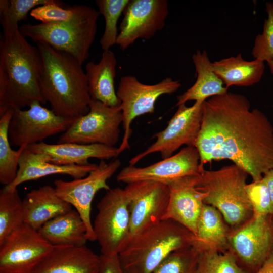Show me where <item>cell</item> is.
Instances as JSON below:
<instances>
[{"label":"cell","mask_w":273,"mask_h":273,"mask_svg":"<svg viewBox=\"0 0 273 273\" xmlns=\"http://www.w3.org/2000/svg\"><path fill=\"white\" fill-rule=\"evenodd\" d=\"M98 10L75 5L69 20L56 23L24 24L19 30L36 43L47 44L75 58L81 65L87 59L97 33Z\"/></svg>","instance_id":"5b68a950"},{"label":"cell","mask_w":273,"mask_h":273,"mask_svg":"<svg viewBox=\"0 0 273 273\" xmlns=\"http://www.w3.org/2000/svg\"><path fill=\"white\" fill-rule=\"evenodd\" d=\"M30 151L40 154L47 161L59 165H85L94 158L108 160L118 156V148L101 144H80L73 143L48 144L41 142L29 145Z\"/></svg>","instance_id":"ffe728a7"},{"label":"cell","mask_w":273,"mask_h":273,"mask_svg":"<svg viewBox=\"0 0 273 273\" xmlns=\"http://www.w3.org/2000/svg\"><path fill=\"white\" fill-rule=\"evenodd\" d=\"M180 86L179 81L171 77H166L151 85L141 82L133 75H127L121 77L116 94L120 101L124 134L117 149L118 155L130 148L131 124L133 120L142 115L153 113L155 104L159 97L174 93Z\"/></svg>","instance_id":"ba28073f"},{"label":"cell","mask_w":273,"mask_h":273,"mask_svg":"<svg viewBox=\"0 0 273 273\" xmlns=\"http://www.w3.org/2000/svg\"><path fill=\"white\" fill-rule=\"evenodd\" d=\"M117 63L114 53L109 50L103 52L98 63L90 61L86 64L85 72L92 100L110 107L120 106L114 86Z\"/></svg>","instance_id":"603a6c76"},{"label":"cell","mask_w":273,"mask_h":273,"mask_svg":"<svg viewBox=\"0 0 273 273\" xmlns=\"http://www.w3.org/2000/svg\"><path fill=\"white\" fill-rule=\"evenodd\" d=\"M129 0H97L96 4L100 14L105 21L104 33L100 40L102 49L109 50L116 44L118 36V20Z\"/></svg>","instance_id":"f546056e"},{"label":"cell","mask_w":273,"mask_h":273,"mask_svg":"<svg viewBox=\"0 0 273 273\" xmlns=\"http://www.w3.org/2000/svg\"><path fill=\"white\" fill-rule=\"evenodd\" d=\"M196 273H248L237 263L228 251L202 250L199 254Z\"/></svg>","instance_id":"1f68e13d"},{"label":"cell","mask_w":273,"mask_h":273,"mask_svg":"<svg viewBox=\"0 0 273 273\" xmlns=\"http://www.w3.org/2000/svg\"><path fill=\"white\" fill-rule=\"evenodd\" d=\"M13 110L9 139L11 145L19 147L38 143L63 133L76 119L58 116L38 101L32 103L26 110Z\"/></svg>","instance_id":"4fadbf2b"},{"label":"cell","mask_w":273,"mask_h":273,"mask_svg":"<svg viewBox=\"0 0 273 273\" xmlns=\"http://www.w3.org/2000/svg\"><path fill=\"white\" fill-rule=\"evenodd\" d=\"M245 188L253 209V214H271V199L267 188L262 178L247 184Z\"/></svg>","instance_id":"e575fe53"},{"label":"cell","mask_w":273,"mask_h":273,"mask_svg":"<svg viewBox=\"0 0 273 273\" xmlns=\"http://www.w3.org/2000/svg\"><path fill=\"white\" fill-rule=\"evenodd\" d=\"M196 236L172 219H165L133 237L118 254L124 273H152L171 252L193 246Z\"/></svg>","instance_id":"277c9868"},{"label":"cell","mask_w":273,"mask_h":273,"mask_svg":"<svg viewBox=\"0 0 273 273\" xmlns=\"http://www.w3.org/2000/svg\"><path fill=\"white\" fill-rule=\"evenodd\" d=\"M22 202L24 223L36 230L72 209V206L58 196L54 187L49 185L30 191Z\"/></svg>","instance_id":"7402d4cb"},{"label":"cell","mask_w":273,"mask_h":273,"mask_svg":"<svg viewBox=\"0 0 273 273\" xmlns=\"http://www.w3.org/2000/svg\"><path fill=\"white\" fill-rule=\"evenodd\" d=\"M42 59V96L57 115L76 119L87 114L92 100L85 72L71 55L37 43Z\"/></svg>","instance_id":"3957f363"},{"label":"cell","mask_w":273,"mask_h":273,"mask_svg":"<svg viewBox=\"0 0 273 273\" xmlns=\"http://www.w3.org/2000/svg\"><path fill=\"white\" fill-rule=\"evenodd\" d=\"M231 228L221 212L215 207L204 204L197 227L194 245L201 250L213 249L220 252L228 251Z\"/></svg>","instance_id":"484cf974"},{"label":"cell","mask_w":273,"mask_h":273,"mask_svg":"<svg viewBox=\"0 0 273 273\" xmlns=\"http://www.w3.org/2000/svg\"><path fill=\"white\" fill-rule=\"evenodd\" d=\"M125 187L130 195V229L127 243L163 220L169 204L170 190L167 185L146 180L128 184Z\"/></svg>","instance_id":"9a60e30c"},{"label":"cell","mask_w":273,"mask_h":273,"mask_svg":"<svg viewBox=\"0 0 273 273\" xmlns=\"http://www.w3.org/2000/svg\"><path fill=\"white\" fill-rule=\"evenodd\" d=\"M121 164L119 159L107 163L101 160L97 167L87 176L72 180L56 179V193L62 200L73 206L81 216L86 229L88 241L96 240L90 220L91 206L96 193L101 189L111 188L107 180L117 171Z\"/></svg>","instance_id":"8fae6325"},{"label":"cell","mask_w":273,"mask_h":273,"mask_svg":"<svg viewBox=\"0 0 273 273\" xmlns=\"http://www.w3.org/2000/svg\"><path fill=\"white\" fill-rule=\"evenodd\" d=\"M62 3L55 0L39 6L30 13L34 19L41 23H50L64 21L70 19L75 11V5L67 9L62 7Z\"/></svg>","instance_id":"836d02e7"},{"label":"cell","mask_w":273,"mask_h":273,"mask_svg":"<svg viewBox=\"0 0 273 273\" xmlns=\"http://www.w3.org/2000/svg\"><path fill=\"white\" fill-rule=\"evenodd\" d=\"M200 156L195 146H186L175 155L144 167L128 165L117 176L119 182L127 184L139 181H152L168 185L188 176L200 174Z\"/></svg>","instance_id":"e0dca14e"},{"label":"cell","mask_w":273,"mask_h":273,"mask_svg":"<svg viewBox=\"0 0 273 273\" xmlns=\"http://www.w3.org/2000/svg\"><path fill=\"white\" fill-rule=\"evenodd\" d=\"M209 68L225 86H249L260 81L264 72V62L245 60L241 54L209 63Z\"/></svg>","instance_id":"cb8c5ba5"},{"label":"cell","mask_w":273,"mask_h":273,"mask_svg":"<svg viewBox=\"0 0 273 273\" xmlns=\"http://www.w3.org/2000/svg\"><path fill=\"white\" fill-rule=\"evenodd\" d=\"M256 273H273V253L271 254Z\"/></svg>","instance_id":"f35d334b"},{"label":"cell","mask_w":273,"mask_h":273,"mask_svg":"<svg viewBox=\"0 0 273 273\" xmlns=\"http://www.w3.org/2000/svg\"><path fill=\"white\" fill-rule=\"evenodd\" d=\"M89 107L88 112L76 118L59 138L57 143L98 144L115 147L122 122L120 106L110 107L92 100Z\"/></svg>","instance_id":"30bf717a"},{"label":"cell","mask_w":273,"mask_h":273,"mask_svg":"<svg viewBox=\"0 0 273 273\" xmlns=\"http://www.w3.org/2000/svg\"><path fill=\"white\" fill-rule=\"evenodd\" d=\"M272 223L273 225V214H272Z\"/></svg>","instance_id":"60d3db41"},{"label":"cell","mask_w":273,"mask_h":273,"mask_svg":"<svg viewBox=\"0 0 273 273\" xmlns=\"http://www.w3.org/2000/svg\"><path fill=\"white\" fill-rule=\"evenodd\" d=\"M267 17L265 19L263 30L255 37L252 50L254 59L268 62L273 58V3L265 4Z\"/></svg>","instance_id":"d6a6232c"},{"label":"cell","mask_w":273,"mask_h":273,"mask_svg":"<svg viewBox=\"0 0 273 273\" xmlns=\"http://www.w3.org/2000/svg\"><path fill=\"white\" fill-rule=\"evenodd\" d=\"M53 247L38 230L24 223L0 245V273H31Z\"/></svg>","instance_id":"5bb4252c"},{"label":"cell","mask_w":273,"mask_h":273,"mask_svg":"<svg viewBox=\"0 0 273 273\" xmlns=\"http://www.w3.org/2000/svg\"><path fill=\"white\" fill-rule=\"evenodd\" d=\"M13 110L0 115V183L7 186L16 177L21 156L27 146L12 149L9 139V126Z\"/></svg>","instance_id":"83f0119b"},{"label":"cell","mask_w":273,"mask_h":273,"mask_svg":"<svg viewBox=\"0 0 273 273\" xmlns=\"http://www.w3.org/2000/svg\"><path fill=\"white\" fill-rule=\"evenodd\" d=\"M262 180L268 190L271 199V214H273V169L265 173Z\"/></svg>","instance_id":"74e56055"},{"label":"cell","mask_w":273,"mask_h":273,"mask_svg":"<svg viewBox=\"0 0 273 273\" xmlns=\"http://www.w3.org/2000/svg\"><path fill=\"white\" fill-rule=\"evenodd\" d=\"M38 231L54 246H80L88 241L85 224L76 210L53 218Z\"/></svg>","instance_id":"4316f807"},{"label":"cell","mask_w":273,"mask_h":273,"mask_svg":"<svg viewBox=\"0 0 273 273\" xmlns=\"http://www.w3.org/2000/svg\"><path fill=\"white\" fill-rule=\"evenodd\" d=\"M101 273H124L119 261L118 255L107 256L100 255Z\"/></svg>","instance_id":"8d00e7d4"},{"label":"cell","mask_w":273,"mask_h":273,"mask_svg":"<svg viewBox=\"0 0 273 273\" xmlns=\"http://www.w3.org/2000/svg\"><path fill=\"white\" fill-rule=\"evenodd\" d=\"M51 0H7V10L9 18L19 23L27 19L28 13Z\"/></svg>","instance_id":"d590c367"},{"label":"cell","mask_w":273,"mask_h":273,"mask_svg":"<svg viewBox=\"0 0 273 273\" xmlns=\"http://www.w3.org/2000/svg\"><path fill=\"white\" fill-rule=\"evenodd\" d=\"M22 200L17 189L0 191V245L24 224Z\"/></svg>","instance_id":"f1b7e54d"},{"label":"cell","mask_w":273,"mask_h":273,"mask_svg":"<svg viewBox=\"0 0 273 273\" xmlns=\"http://www.w3.org/2000/svg\"><path fill=\"white\" fill-rule=\"evenodd\" d=\"M203 102L195 101L191 106L186 104L178 109L163 130L156 133V141L145 150L133 157L129 165L135 166L147 156L159 153L162 159L173 155L183 145L195 146L201 125Z\"/></svg>","instance_id":"7c38bea8"},{"label":"cell","mask_w":273,"mask_h":273,"mask_svg":"<svg viewBox=\"0 0 273 273\" xmlns=\"http://www.w3.org/2000/svg\"><path fill=\"white\" fill-rule=\"evenodd\" d=\"M3 35L0 41V115L9 109H22L35 101L44 104L40 88L42 59L12 21L7 0L0 1Z\"/></svg>","instance_id":"7a4b0ae2"},{"label":"cell","mask_w":273,"mask_h":273,"mask_svg":"<svg viewBox=\"0 0 273 273\" xmlns=\"http://www.w3.org/2000/svg\"><path fill=\"white\" fill-rule=\"evenodd\" d=\"M197 78L194 84L177 97L176 106L186 104L189 101L204 102L216 95L228 92L222 81L209 67L210 60L205 50H197L192 57Z\"/></svg>","instance_id":"d4e9b609"},{"label":"cell","mask_w":273,"mask_h":273,"mask_svg":"<svg viewBox=\"0 0 273 273\" xmlns=\"http://www.w3.org/2000/svg\"><path fill=\"white\" fill-rule=\"evenodd\" d=\"M228 251L248 273H256L273 253L272 214L256 215L232 229Z\"/></svg>","instance_id":"9c48e42d"},{"label":"cell","mask_w":273,"mask_h":273,"mask_svg":"<svg viewBox=\"0 0 273 273\" xmlns=\"http://www.w3.org/2000/svg\"><path fill=\"white\" fill-rule=\"evenodd\" d=\"M195 147L200 166L228 159L245 170L253 181L273 169V126L257 109H251L244 95L228 92L202 104L200 130Z\"/></svg>","instance_id":"6da1fadb"},{"label":"cell","mask_w":273,"mask_h":273,"mask_svg":"<svg viewBox=\"0 0 273 273\" xmlns=\"http://www.w3.org/2000/svg\"><path fill=\"white\" fill-rule=\"evenodd\" d=\"M129 201L126 187L115 188L106 191L98 203L93 226L102 255H117L125 246L130 229Z\"/></svg>","instance_id":"52a82bcc"},{"label":"cell","mask_w":273,"mask_h":273,"mask_svg":"<svg viewBox=\"0 0 273 273\" xmlns=\"http://www.w3.org/2000/svg\"><path fill=\"white\" fill-rule=\"evenodd\" d=\"M197 175L182 177L168 185L170 190L169 201L163 218V220L172 219L178 222L195 236L203 200L207 195L206 193L197 189Z\"/></svg>","instance_id":"ac0fdd59"},{"label":"cell","mask_w":273,"mask_h":273,"mask_svg":"<svg viewBox=\"0 0 273 273\" xmlns=\"http://www.w3.org/2000/svg\"><path fill=\"white\" fill-rule=\"evenodd\" d=\"M31 273H101V257L86 245L55 246Z\"/></svg>","instance_id":"d6986e66"},{"label":"cell","mask_w":273,"mask_h":273,"mask_svg":"<svg viewBox=\"0 0 273 273\" xmlns=\"http://www.w3.org/2000/svg\"><path fill=\"white\" fill-rule=\"evenodd\" d=\"M248 174L233 164L216 170L203 171L196 177V187L207 193L204 204L217 208L232 229L250 219L253 209L246 191Z\"/></svg>","instance_id":"8992f818"},{"label":"cell","mask_w":273,"mask_h":273,"mask_svg":"<svg viewBox=\"0 0 273 273\" xmlns=\"http://www.w3.org/2000/svg\"><path fill=\"white\" fill-rule=\"evenodd\" d=\"M269 66L270 71L272 74L273 75V58L267 62Z\"/></svg>","instance_id":"ab89813d"},{"label":"cell","mask_w":273,"mask_h":273,"mask_svg":"<svg viewBox=\"0 0 273 273\" xmlns=\"http://www.w3.org/2000/svg\"><path fill=\"white\" fill-rule=\"evenodd\" d=\"M98 164L89 163L85 165H59L46 161L39 154L33 152L27 147L19 160L17 174L10 185L4 186L7 190L17 189L21 184L54 174L69 175L74 179L87 176L95 169Z\"/></svg>","instance_id":"44dd1931"},{"label":"cell","mask_w":273,"mask_h":273,"mask_svg":"<svg viewBox=\"0 0 273 273\" xmlns=\"http://www.w3.org/2000/svg\"><path fill=\"white\" fill-rule=\"evenodd\" d=\"M202 250L195 245L170 253L152 273H196Z\"/></svg>","instance_id":"4dcf8cb0"},{"label":"cell","mask_w":273,"mask_h":273,"mask_svg":"<svg viewBox=\"0 0 273 273\" xmlns=\"http://www.w3.org/2000/svg\"><path fill=\"white\" fill-rule=\"evenodd\" d=\"M123 14L116 44L125 50L139 39H151L165 27L168 3L166 0H129Z\"/></svg>","instance_id":"2e32d148"}]
</instances>
